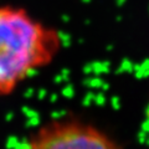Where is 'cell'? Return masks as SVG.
I'll use <instances>...</instances> for the list:
<instances>
[{
    "mask_svg": "<svg viewBox=\"0 0 149 149\" xmlns=\"http://www.w3.org/2000/svg\"><path fill=\"white\" fill-rule=\"evenodd\" d=\"M58 30L22 6L0 4V97H8L37 71L47 67L62 47Z\"/></svg>",
    "mask_w": 149,
    "mask_h": 149,
    "instance_id": "cell-1",
    "label": "cell"
},
{
    "mask_svg": "<svg viewBox=\"0 0 149 149\" xmlns=\"http://www.w3.org/2000/svg\"><path fill=\"white\" fill-rule=\"evenodd\" d=\"M19 149H122L106 132L80 119H56L34 132Z\"/></svg>",
    "mask_w": 149,
    "mask_h": 149,
    "instance_id": "cell-2",
    "label": "cell"
},
{
    "mask_svg": "<svg viewBox=\"0 0 149 149\" xmlns=\"http://www.w3.org/2000/svg\"><path fill=\"white\" fill-rule=\"evenodd\" d=\"M148 112H149V106H148Z\"/></svg>",
    "mask_w": 149,
    "mask_h": 149,
    "instance_id": "cell-3",
    "label": "cell"
}]
</instances>
